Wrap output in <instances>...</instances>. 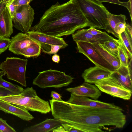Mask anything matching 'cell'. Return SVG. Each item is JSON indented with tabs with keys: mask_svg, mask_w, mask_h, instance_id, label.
<instances>
[{
	"mask_svg": "<svg viewBox=\"0 0 132 132\" xmlns=\"http://www.w3.org/2000/svg\"><path fill=\"white\" fill-rule=\"evenodd\" d=\"M49 100L54 118L82 132L104 131L102 129L110 131L107 126L122 128L126 122V115L119 110L77 105L53 98Z\"/></svg>",
	"mask_w": 132,
	"mask_h": 132,
	"instance_id": "cell-1",
	"label": "cell"
},
{
	"mask_svg": "<svg viewBox=\"0 0 132 132\" xmlns=\"http://www.w3.org/2000/svg\"><path fill=\"white\" fill-rule=\"evenodd\" d=\"M87 27V21L76 0H69L52 5L30 30L61 37Z\"/></svg>",
	"mask_w": 132,
	"mask_h": 132,
	"instance_id": "cell-2",
	"label": "cell"
},
{
	"mask_svg": "<svg viewBox=\"0 0 132 132\" xmlns=\"http://www.w3.org/2000/svg\"><path fill=\"white\" fill-rule=\"evenodd\" d=\"M0 100L28 110L46 114L51 110L49 102L40 98L32 87H27L20 94L0 97Z\"/></svg>",
	"mask_w": 132,
	"mask_h": 132,
	"instance_id": "cell-3",
	"label": "cell"
},
{
	"mask_svg": "<svg viewBox=\"0 0 132 132\" xmlns=\"http://www.w3.org/2000/svg\"><path fill=\"white\" fill-rule=\"evenodd\" d=\"M88 24L95 29H106L109 12L102 3L94 0H75Z\"/></svg>",
	"mask_w": 132,
	"mask_h": 132,
	"instance_id": "cell-4",
	"label": "cell"
},
{
	"mask_svg": "<svg viewBox=\"0 0 132 132\" xmlns=\"http://www.w3.org/2000/svg\"><path fill=\"white\" fill-rule=\"evenodd\" d=\"M74 78L64 72L50 69L39 72L32 84L42 88H59L68 86Z\"/></svg>",
	"mask_w": 132,
	"mask_h": 132,
	"instance_id": "cell-5",
	"label": "cell"
},
{
	"mask_svg": "<svg viewBox=\"0 0 132 132\" xmlns=\"http://www.w3.org/2000/svg\"><path fill=\"white\" fill-rule=\"evenodd\" d=\"M28 61L27 59L16 57H7L0 64V69L6 74L8 79L26 87L25 74Z\"/></svg>",
	"mask_w": 132,
	"mask_h": 132,
	"instance_id": "cell-6",
	"label": "cell"
},
{
	"mask_svg": "<svg viewBox=\"0 0 132 132\" xmlns=\"http://www.w3.org/2000/svg\"><path fill=\"white\" fill-rule=\"evenodd\" d=\"M35 13L30 4L16 7L15 13L12 21L14 27L23 33L30 30L34 19Z\"/></svg>",
	"mask_w": 132,
	"mask_h": 132,
	"instance_id": "cell-7",
	"label": "cell"
},
{
	"mask_svg": "<svg viewBox=\"0 0 132 132\" xmlns=\"http://www.w3.org/2000/svg\"><path fill=\"white\" fill-rule=\"evenodd\" d=\"M95 84L101 92L114 97L126 100L131 98L132 91L110 78L102 80Z\"/></svg>",
	"mask_w": 132,
	"mask_h": 132,
	"instance_id": "cell-8",
	"label": "cell"
},
{
	"mask_svg": "<svg viewBox=\"0 0 132 132\" xmlns=\"http://www.w3.org/2000/svg\"><path fill=\"white\" fill-rule=\"evenodd\" d=\"M76 43L78 52L85 55L95 65L112 72L115 70L101 56L92 44L82 41L77 42Z\"/></svg>",
	"mask_w": 132,
	"mask_h": 132,
	"instance_id": "cell-9",
	"label": "cell"
},
{
	"mask_svg": "<svg viewBox=\"0 0 132 132\" xmlns=\"http://www.w3.org/2000/svg\"><path fill=\"white\" fill-rule=\"evenodd\" d=\"M67 102L73 104L89 107L118 109L123 111L120 107L113 103L103 102L96 100H93L87 97L77 95L72 93Z\"/></svg>",
	"mask_w": 132,
	"mask_h": 132,
	"instance_id": "cell-10",
	"label": "cell"
},
{
	"mask_svg": "<svg viewBox=\"0 0 132 132\" xmlns=\"http://www.w3.org/2000/svg\"><path fill=\"white\" fill-rule=\"evenodd\" d=\"M73 40L75 42L82 41L90 43L103 44L105 42L114 38L105 32L101 34L93 35L87 32L86 29H80L72 34Z\"/></svg>",
	"mask_w": 132,
	"mask_h": 132,
	"instance_id": "cell-11",
	"label": "cell"
},
{
	"mask_svg": "<svg viewBox=\"0 0 132 132\" xmlns=\"http://www.w3.org/2000/svg\"><path fill=\"white\" fill-rule=\"evenodd\" d=\"M112 72L95 65L85 70L81 76L85 82L95 84L102 80L110 78Z\"/></svg>",
	"mask_w": 132,
	"mask_h": 132,
	"instance_id": "cell-12",
	"label": "cell"
},
{
	"mask_svg": "<svg viewBox=\"0 0 132 132\" xmlns=\"http://www.w3.org/2000/svg\"><path fill=\"white\" fill-rule=\"evenodd\" d=\"M26 33L28 35L31 39L38 43L42 49L44 47V45L54 44L63 45L65 48L68 46L63 39L61 37L31 30Z\"/></svg>",
	"mask_w": 132,
	"mask_h": 132,
	"instance_id": "cell-13",
	"label": "cell"
},
{
	"mask_svg": "<svg viewBox=\"0 0 132 132\" xmlns=\"http://www.w3.org/2000/svg\"><path fill=\"white\" fill-rule=\"evenodd\" d=\"M36 43H38L31 39L26 33L19 32L12 37L9 50L14 54L20 55L22 50Z\"/></svg>",
	"mask_w": 132,
	"mask_h": 132,
	"instance_id": "cell-14",
	"label": "cell"
},
{
	"mask_svg": "<svg viewBox=\"0 0 132 132\" xmlns=\"http://www.w3.org/2000/svg\"><path fill=\"white\" fill-rule=\"evenodd\" d=\"M67 91L77 95L98 99L101 95V92L95 85L85 82L79 86L65 89Z\"/></svg>",
	"mask_w": 132,
	"mask_h": 132,
	"instance_id": "cell-15",
	"label": "cell"
},
{
	"mask_svg": "<svg viewBox=\"0 0 132 132\" xmlns=\"http://www.w3.org/2000/svg\"><path fill=\"white\" fill-rule=\"evenodd\" d=\"M110 78L132 91V73L128 67L121 65L112 72Z\"/></svg>",
	"mask_w": 132,
	"mask_h": 132,
	"instance_id": "cell-16",
	"label": "cell"
},
{
	"mask_svg": "<svg viewBox=\"0 0 132 132\" xmlns=\"http://www.w3.org/2000/svg\"><path fill=\"white\" fill-rule=\"evenodd\" d=\"M0 110L5 113L12 114L25 121H30L34 118L26 109L1 100Z\"/></svg>",
	"mask_w": 132,
	"mask_h": 132,
	"instance_id": "cell-17",
	"label": "cell"
},
{
	"mask_svg": "<svg viewBox=\"0 0 132 132\" xmlns=\"http://www.w3.org/2000/svg\"><path fill=\"white\" fill-rule=\"evenodd\" d=\"M13 24L7 8L3 7L0 11V34L2 37L9 38L13 33Z\"/></svg>",
	"mask_w": 132,
	"mask_h": 132,
	"instance_id": "cell-18",
	"label": "cell"
},
{
	"mask_svg": "<svg viewBox=\"0 0 132 132\" xmlns=\"http://www.w3.org/2000/svg\"><path fill=\"white\" fill-rule=\"evenodd\" d=\"M61 121L60 120L46 119L44 121L35 125L24 128L23 132H52L53 130L61 126Z\"/></svg>",
	"mask_w": 132,
	"mask_h": 132,
	"instance_id": "cell-19",
	"label": "cell"
},
{
	"mask_svg": "<svg viewBox=\"0 0 132 132\" xmlns=\"http://www.w3.org/2000/svg\"><path fill=\"white\" fill-rule=\"evenodd\" d=\"M92 44L102 57L115 70L118 69L120 66V62L118 58L116 57L104 49L99 43Z\"/></svg>",
	"mask_w": 132,
	"mask_h": 132,
	"instance_id": "cell-20",
	"label": "cell"
},
{
	"mask_svg": "<svg viewBox=\"0 0 132 132\" xmlns=\"http://www.w3.org/2000/svg\"><path fill=\"white\" fill-rule=\"evenodd\" d=\"M126 16L124 15H116L109 12L108 16V24L105 30L119 39V36L115 33L114 29L116 25L118 23L120 22L126 23Z\"/></svg>",
	"mask_w": 132,
	"mask_h": 132,
	"instance_id": "cell-21",
	"label": "cell"
},
{
	"mask_svg": "<svg viewBox=\"0 0 132 132\" xmlns=\"http://www.w3.org/2000/svg\"><path fill=\"white\" fill-rule=\"evenodd\" d=\"M5 74L3 71L0 72V86L7 89L14 95L21 93L24 89L22 87L8 82L3 78V76Z\"/></svg>",
	"mask_w": 132,
	"mask_h": 132,
	"instance_id": "cell-22",
	"label": "cell"
},
{
	"mask_svg": "<svg viewBox=\"0 0 132 132\" xmlns=\"http://www.w3.org/2000/svg\"><path fill=\"white\" fill-rule=\"evenodd\" d=\"M41 49L39 44L34 43L22 50L20 55H23L27 58L37 57L40 54Z\"/></svg>",
	"mask_w": 132,
	"mask_h": 132,
	"instance_id": "cell-23",
	"label": "cell"
},
{
	"mask_svg": "<svg viewBox=\"0 0 132 132\" xmlns=\"http://www.w3.org/2000/svg\"><path fill=\"white\" fill-rule=\"evenodd\" d=\"M99 45L108 52L118 58L119 39H115L105 42L103 44Z\"/></svg>",
	"mask_w": 132,
	"mask_h": 132,
	"instance_id": "cell-24",
	"label": "cell"
},
{
	"mask_svg": "<svg viewBox=\"0 0 132 132\" xmlns=\"http://www.w3.org/2000/svg\"><path fill=\"white\" fill-rule=\"evenodd\" d=\"M118 58L120 62L121 65L128 67L129 58L127 51L121 39L119 38Z\"/></svg>",
	"mask_w": 132,
	"mask_h": 132,
	"instance_id": "cell-25",
	"label": "cell"
},
{
	"mask_svg": "<svg viewBox=\"0 0 132 132\" xmlns=\"http://www.w3.org/2000/svg\"><path fill=\"white\" fill-rule=\"evenodd\" d=\"M119 37L128 52L129 58L132 57V38L125 28V30L119 35Z\"/></svg>",
	"mask_w": 132,
	"mask_h": 132,
	"instance_id": "cell-26",
	"label": "cell"
},
{
	"mask_svg": "<svg viewBox=\"0 0 132 132\" xmlns=\"http://www.w3.org/2000/svg\"><path fill=\"white\" fill-rule=\"evenodd\" d=\"M6 120L0 118V131L1 132H16L15 129L9 125Z\"/></svg>",
	"mask_w": 132,
	"mask_h": 132,
	"instance_id": "cell-27",
	"label": "cell"
},
{
	"mask_svg": "<svg viewBox=\"0 0 132 132\" xmlns=\"http://www.w3.org/2000/svg\"><path fill=\"white\" fill-rule=\"evenodd\" d=\"M11 41V39L5 37L0 38V54L5 52L9 47Z\"/></svg>",
	"mask_w": 132,
	"mask_h": 132,
	"instance_id": "cell-28",
	"label": "cell"
},
{
	"mask_svg": "<svg viewBox=\"0 0 132 132\" xmlns=\"http://www.w3.org/2000/svg\"><path fill=\"white\" fill-rule=\"evenodd\" d=\"M7 9L11 18L13 19L15 16L16 6L14 0H11L8 2L5 6Z\"/></svg>",
	"mask_w": 132,
	"mask_h": 132,
	"instance_id": "cell-29",
	"label": "cell"
},
{
	"mask_svg": "<svg viewBox=\"0 0 132 132\" xmlns=\"http://www.w3.org/2000/svg\"><path fill=\"white\" fill-rule=\"evenodd\" d=\"M95 1L102 3L103 2H108L111 3L115 4L122 6L127 8L128 10L129 9V1L126 2H123L120 1L119 0H94Z\"/></svg>",
	"mask_w": 132,
	"mask_h": 132,
	"instance_id": "cell-30",
	"label": "cell"
},
{
	"mask_svg": "<svg viewBox=\"0 0 132 132\" xmlns=\"http://www.w3.org/2000/svg\"><path fill=\"white\" fill-rule=\"evenodd\" d=\"M50 50L49 51H47L42 50V51L46 53L49 55H51L57 53L60 49L64 48L65 47L63 45H57L50 44Z\"/></svg>",
	"mask_w": 132,
	"mask_h": 132,
	"instance_id": "cell-31",
	"label": "cell"
},
{
	"mask_svg": "<svg viewBox=\"0 0 132 132\" xmlns=\"http://www.w3.org/2000/svg\"><path fill=\"white\" fill-rule=\"evenodd\" d=\"M126 24V22H120L117 23L114 29L115 33L119 36V34L125 30Z\"/></svg>",
	"mask_w": 132,
	"mask_h": 132,
	"instance_id": "cell-32",
	"label": "cell"
},
{
	"mask_svg": "<svg viewBox=\"0 0 132 132\" xmlns=\"http://www.w3.org/2000/svg\"><path fill=\"white\" fill-rule=\"evenodd\" d=\"M61 122V125L63 127L64 130L66 132H82L81 131L77 129L68 124L62 122Z\"/></svg>",
	"mask_w": 132,
	"mask_h": 132,
	"instance_id": "cell-33",
	"label": "cell"
},
{
	"mask_svg": "<svg viewBox=\"0 0 132 132\" xmlns=\"http://www.w3.org/2000/svg\"><path fill=\"white\" fill-rule=\"evenodd\" d=\"M86 30L88 33L94 35L101 34L103 32L92 27H90L88 29H86Z\"/></svg>",
	"mask_w": 132,
	"mask_h": 132,
	"instance_id": "cell-34",
	"label": "cell"
},
{
	"mask_svg": "<svg viewBox=\"0 0 132 132\" xmlns=\"http://www.w3.org/2000/svg\"><path fill=\"white\" fill-rule=\"evenodd\" d=\"M10 95H14L7 89L0 86V97Z\"/></svg>",
	"mask_w": 132,
	"mask_h": 132,
	"instance_id": "cell-35",
	"label": "cell"
},
{
	"mask_svg": "<svg viewBox=\"0 0 132 132\" xmlns=\"http://www.w3.org/2000/svg\"><path fill=\"white\" fill-rule=\"evenodd\" d=\"M51 96L55 100L59 101H63L61 98L62 96L60 95L55 91H52Z\"/></svg>",
	"mask_w": 132,
	"mask_h": 132,
	"instance_id": "cell-36",
	"label": "cell"
},
{
	"mask_svg": "<svg viewBox=\"0 0 132 132\" xmlns=\"http://www.w3.org/2000/svg\"><path fill=\"white\" fill-rule=\"evenodd\" d=\"M29 0H14L16 7L20 6L30 4Z\"/></svg>",
	"mask_w": 132,
	"mask_h": 132,
	"instance_id": "cell-37",
	"label": "cell"
},
{
	"mask_svg": "<svg viewBox=\"0 0 132 132\" xmlns=\"http://www.w3.org/2000/svg\"><path fill=\"white\" fill-rule=\"evenodd\" d=\"M52 60L56 63H59L60 60L59 55L56 54H54L52 56Z\"/></svg>",
	"mask_w": 132,
	"mask_h": 132,
	"instance_id": "cell-38",
	"label": "cell"
},
{
	"mask_svg": "<svg viewBox=\"0 0 132 132\" xmlns=\"http://www.w3.org/2000/svg\"><path fill=\"white\" fill-rule=\"evenodd\" d=\"M53 132H66L63 127L61 125L59 126L54 129L52 131Z\"/></svg>",
	"mask_w": 132,
	"mask_h": 132,
	"instance_id": "cell-39",
	"label": "cell"
},
{
	"mask_svg": "<svg viewBox=\"0 0 132 132\" xmlns=\"http://www.w3.org/2000/svg\"><path fill=\"white\" fill-rule=\"evenodd\" d=\"M126 29L130 35L132 36V27L129 24H126Z\"/></svg>",
	"mask_w": 132,
	"mask_h": 132,
	"instance_id": "cell-40",
	"label": "cell"
},
{
	"mask_svg": "<svg viewBox=\"0 0 132 132\" xmlns=\"http://www.w3.org/2000/svg\"><path fill=\"white\" fill-rule=\"evenodd\" d=\"M11 0H3L0 4L3 6H4L6 4Z\"/></svg>",
	"mask_w": 132,
	"mask_h": 132,
	"instance_id": "cell-41",
	"label": "cell"
},
{
	"mask_svg": "<svg viewBox=\"0 0 132 132\" xmlns=\"http://www.w3.org/2000/svg\"><path fill=\"white\" fill-rule=\"evenodd\" d=\"M2 8H1L0 7V11ZM2 37L1 36L0 34V38H2Z\"/></svg>",
	"mask_w": 132,
	"mask_h": 132,
	"instance_id": "cell-42",
	"label": "cell"
},
{
	"mask_svg": "<svg viewBox=\"0 0 132 132\" xmlns=\"http://www.w3.org/2000/svg\"><path fill=\"white\" fill-rule=\"evenodd\" d=\"M32 0H29V3L30 4Z\"/></svg>",
	"mask_w": 132,
	"mask_h": 132,
	"instance_id": "cell-43",
	"label": "cell"
},
{
	"mask_svg": "<svg viewBox=\"0 0 132 132\" xmlns=\"http://www.w3.org/2000/svg\"><path fill=\"white\" fill-rule=\"evenodd\" d=\"M3 0H0V3Z\"/></svg>",
	"mask_w": 132,
	"mask_h": 132,
	"instance_id": "cell-44",
	"label": "cell"
},
{
	"mask_svg": "<svg viewBox=\"0 0 132 132\" xmlns=\"http://www.w3.org/2000/svg\"><path fill=\"white\" fill-rule=\"evenodd\" d=\"M0 132H1V131H0Z\"/></svg>",
	"mask_w": 132,
	"mask_h": 132,
	"instance_id": "cell-45",
	"label": "cell"
}]
</instances>
